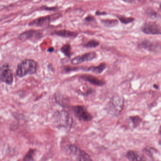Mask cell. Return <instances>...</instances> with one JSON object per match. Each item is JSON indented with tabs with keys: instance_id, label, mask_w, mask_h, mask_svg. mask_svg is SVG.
I'll return each instance as SVG.
<instances>
[{
	"instance_id": "6da1fadb",
	"label": "cell",
	"mask_w": 161,
	"mask_h": 161,
	"mask_svg": "<svg viewBox=\"0 0 161 161\" xmlns=\"http://www.w3.org/2000/svg\"><path fill=\"white\" fill-rule=\"evenodd\" d=\"M37 69V64L32 59H25L19 63L16 71L17 76L23 78L28 75L34 74Z\"/></svg>"
},
{
	"instance_id": "7a4b0ae2",
	"label": "cell",
	"mask_w": 161,
	"mask_h": 161,
	"mask_svg": "<svg viewBox=\"0 0 161 161\" xmlns=\"http://www.w3.org/2000/svg\"><path fill=\"white\" fill-rule=\"evenodd\" d=\"M53 119L58 128L70 130L72 126V118L64 110L56 111L53 115Z\"/></svg>"
},
{
	"instance_id": "3957f363",
	"label": "cell",
	"mask_w": 161,
	"mask_h": 161,
	"mask_svg": "<svg viewBox=\"0 0 161 161\" xmlns=\"http://www.w3.org/2000/svg\"><path fill=\"white\" fill-rule=\"evenodd\" d=\"M123 100L119 96H114L111 99L107 107V109L110 114L118 116L123 109Z\"/></svg>"
},
{
	"instance_id": "277c9868",
	"label": "cell",
	"mask_w": 161,
	"mask_h": 161,
	"mask_svg": "<svg viewBox=\"0 0 161 161\" xmlns=\"http://www.w3.org/2000/svg\"><path fill=\"white\" fill-rule=\"evenodd\" d=\"M66 150L68 154L76 156L78 161H93L88 153L75 145H68Z\"/></svg>"
},
{
	"instance_id": "5b68a950",
	"label": "cell",
	"mask_w": 161,
	"mask_h": 161,
	"mask_svg": "<svg viewBox=\"0 0 161 161\" xmlns=\"http://www.w3.org/2000/svg\"><path fill=\"white\" fill-rule=\"evenodd\" d=\"M72 109L76 117L80 121L89 122L93 119L92 115L84 106H74L73 107Z\"/></svg>"
},
{
	"instance_id": "8992f818",
	"label": "cell",
	"mask_w": 161,
	"mask_h": 161,
	"mask_svg": "<svg viewBox=\"0 0 161 161\" xmlns=\"http://www.w3.org/2000/svg\"><path fill=\"white\" fill-rule=\"evenodd\" d=\"M1 80L7 85H10L13 82V74L8 64H3L1 68Z\"/></svg>"
},
{
	"instance_id": "52a82bcc",
	"label": "cell",
	"mask_w": 161,
	"mask_h": 161,
	"mask_svg": "<svg viewBox=\"0 0 161 161\" xmlns=\"http://www.w3.org/2000/svg\"><path fill=\"white\" fill-rule=\"evenodd\" d=\"M141 30L146 34L161 35V26L155 22L145 23L141 27Z\"/></svg>"
},
{
	"instance_id": "ba28073f",
	"label": "cell",
	"mask_w": 161,
	"mask_h": 161,
	"mask_svg": "<svg viewBox=\"0 0 161 161\" xmlns=\"http://www.w3.org/2000/svg\"><path fill=\"white\" fill-rule=\"evenodd\" d=\"M138 47L150 52H157L161 50V46L157 42L143 40L138 43Z\"/></svg>"
},
{
	"instance_id": "9c48e42d",
	"label": "cell",
	"mask_w": 161,
	"mask_h": 161,
	"mask_svg": "<svg viewBox=\"0 0 161 161\" xmlns=\"http://www.w3.org/2000/svg\"><path fill=\"white\" fill-rule=\"evenodd\" d=\"M42 34L38 30H27L22 33L19 36V39L21 40H38L41 37Z\"/></svg>"
},
{
	"instance_id": "30bf717a",
	"label": "cell",
	"mask_w": 161,
	"mask_h": 161,
	"mask_svg": "<svg viewBox=\"0 0 161 161\" xmlns=\"http://www.w3.org/2000/svg\"><path fill=\"white\" fill-rule=\"evenodd\" d=\"M96 56L97 54L96 52H89L82 56L74 58L72 59L71 63L73 65H77L85 62H89L94 59Z\"/></svg>"
},
{
	"instance_id": "8fae6325",
	"label": "cell",
	"mask_w": 161,
	"mask_h": 161,
	"mask_svg": "<svg viewBox=\"0 0 161 161\" xmlns=\"http://www.w3.org/2000/svg\"><path fill=\"white\" fill-rule=\"evenodd\" d=\"M52 18L51 16L41 17L34 19L29 22L28 25L31 26L43 27L47 25L51 21Z\"/></svg>"
},
{
	"instance_id": "7c38bea8",
	"label": "cell",
	"mask_w": 161,
	"mask_h": 161,
	"mask_svg": "<svg viewBox=\"0 0 161 161\" xmlns=\"http://www.w3.org/2000/svg\"><path fill=\"white\" fill-rule=\"evenodd\" d=\"M81 78L84 80L87 81L90 83L98 86H102L105 85V82L102 80H99L96 76L89 74L83 75Z\"/></svg>"
},
{
	"instance_id": "4fadbf2b",
	"label": "cell",
	"mask_w": 161,
	"mask_h": 161,
	"mask_svg": "<svg viewBox=\"0 0 161 161\" xmlns=\"http://www.w3.org/2000/svg\"><path fill=\"white\" fill-rule=\"evenodd\" d=\"M54 34L65 38H74L78 35V34L76 32L71 31L70 30H60L55 31Z\"/></svg>"
},
{
	"instance_id": "5bb4252c",
	"label": "cell",
	"mask_w": 161,
	"mask_h": 161,
	"mask_svg": "<svg viewBox=\"0 0 161 161\" xmlns=\"http://www.w3.org/2000/svg\"><path fill=\"white\" fill-rule=\"evenodd\" d=\"M126 157L130 161H146L143 156L134 151L127 152Z\"/></svg>"
},
{
	"instance_id": "9a60e30c",
	"label": "cell",
	"mask_w": 161,
	"mask_h": 161,
	"mask_svg": "<svg viewBox=\"0 0 161 161\" xmlns=\"http://www.w3.org/2000/svg\"><path fill=\"white\" fill-rule=\"evenodd\" d=\"M106 68V65L105 64H102L97 66H92L87 68L86 71H90L97 74H99L102 73L104 72Z\"/></svg>"
},
{
	"instance_id": "2e32d148",
	"label": "cell",
	"mask_w": 161,
	"mask_h": 161,
	"mask_svg": "<svg viewBox=\"0 0 161 161\" xmlns=\"http://www.w3.org/2000/svg\"><path fill=\"white\" fill-rule=\"evenodd\" d=\"M102 23L107 27H114L118 24V20L116 19H104L101 20Z\"/></svg>"
},
{
	"instance_id": "e0dca14e",
	"label": "cell",
	"mask_w": 161,
	"mask_h": 161,
	"mask_svg": "<svg viewBox=\"0 0 161 161\" xmlns=\"http://www.w3.org/2000/svg\"><path fill=\"white\" fill-rule=\"evenodd\" d=\"M71 47L70 44H65L63 45L60 48V51L64 53L66 56L70 58L72 56V53L71 52Z\"/></svg>"
},
{
	"instance_id": "ac0fdd59",
	"label": "cell",
	"mask_w": 161,
	"mask_h": 161,
	"mask_svg": "<svg viewBox=\"0 0 161 161\" xmlns=\"http://www.w3.org/2000/svg\"><path fill=\"white\" fill-rule=\"evenodd\" d=\"M35 152V149H30L25 155L23 161H34V155Z\"/></svg>"
},
{
	"instance_id": "d6986e66",
	"label": "cell",
	"mask_w": 161,
	"mask_h": 161,
	"mask_svg": "<svg viewBox=\"0 0 161 161\" xmlns=\"http://www.w3.org/2000/svg\"><path fill=\"white\" fill-rule=\"evenodd\" d=\"M99 44V42L96 40H91L88 42L83 44V47L87 48H91L98 47Z\"/></svg>"
},
{
	"instance_id": "ffe728a7",
	"label": "cell",
	"mask_w": 161,
	"mask_h": 161,
	"mask_svg": "<svg viewBox=\"0 0 161 161\" xmlns=\"http://www.w3.org/2000/svg\"><path fill=\"white\" fill-rule=\"evenodd\" d=\"M117 17L120 20V22L124 24H128L133 22L134 20V19L132 18L126 17L121 16V15L117 16Z\"/></svg>"
},
{
	"instance_id": "44dd1931",
	"label": "cell",
	"mask_w": 161,
	"mask_h": 161,
	"mask_svg": "<svg viewBox=\"0 0 161 161\" xmlns=\"http://www.w3.org/2000/svg\"><path fill=\"white\" fill-rule=\"evenodd\" d=\"M130 118L134 126H138L140 123L141 121V119L138 116H134V117H131Z\"/></svg>"
},
{
	"instance_id": "7402d4cb",
	"label": "cell",
	"mask_w": 161,
	"mask_h": 161,
	"mask_svg": "<svg viewBox=\"0 0 161 161\" xmlns=\"http://www.w3.org/2000/svg\"><path fill=\"white\" fill-rule=\"evenodd\" d=\"M147 13L150 17L153 18H156L157 16V13L153 10L149 9V10H147Z\"/></svg>"
},
{
	"instance_id": "603a6c76",
	"label": "cell",
	"mask_w": 161,
	"mask_h": 161,
	"mask_svg": "<svg viewBox=\"0 0 161 161\" xmlns=\"http://www.w3.org/2000/svg\"><path fill=\"white\" fill-rule=\"evenodd\" d=\"M42 9L45 10H55L56 9V7H48L47 6H42L41 7Z\"/></svg>"
},
{
	"instance_id": "cb8c5ba5",
	"label": "cell",
	"mask_w": 161,
	"mask_h": 161,
	"mask_svg": "<svg viewBox=\"0 0 161 161\" xmlns=\"http://www.w3.org/2000/svg\"><path fill=\"white\" fill-rule=\"evenodd\" d=\"M95 19L92 16H89L87 17L85 19V20L87 21H89V22H90V21H93Z\"/></svg>"
},
{
	"instance_id": "d4e9b609",
	"label": "cell",
	"mask_w": 161,
	"mask_h": 161,
	"mask_svg": "<svg viewBox=\"0 0 161 161\" xmlns=\"http://www.w3.org/2000/svg\"><path fill=\"white\" fill-rule=\"evenodd\" d=\"M106 14V13L105 12H100L99 11H97V12H96V14L98 15H100V14Z\"/></svg>"
},
{
	"instance_id": "484cf974",
	"label": "cell",
	"mask_w": 161,
	"mask_h": 161,
	"mask_svg": "<svg viewBox=\"0 0 161 161\" xmlns=\"http://www.w3.org/2000/svg\"><path fill=\"white\" fill-rule=\"evenodd\" d=\"M54 51V48L53 47H50L48 49L47 51L49 52H52Z\"/></svg>"
},
{
	"instance_id": "4316f807",
	"label": "cell",
	"mask_w": 161,
	"mask_h": 161,
	"mask_svg": "<svg viewBox=\"0 0 161 161\" xmlns=\"http://www.w3.org/2000/svg\"><path fill=\"white\" fill-rule=\"evenodd\" d=\"M154 87H155V89H157V88H158V86L156 85H154Z\"/></svg>"
},
{
	"instance_id": "83f0119b",
	"label": "cell",
	"mask_w": 161,
	"mask_h": 161,
	"mask_svg": "<svg viewBox=\"0 0 161 161\" xmlns=\"http://www.w3.org/2000/svg\"><path fill=\"white\" fill-rule=\"evenodd\" d=\"M159 132L161 134V126L160 127V129H159Z\"/></svg>"
},
{
	"instance_id": "f1b7e54d",
	"label": "cell",
	"mask_w": 161,
	"mask_h": 161,
	"mask_svg": "<svg viewBox=\"0 0 161 161\" xmlns=\"http://www.w3.org/2000/svg\"><path fill=\"white\" fill-rule=\"evenodd\" d=\"M159 8H160V10L161 11V3L160 4V7H159Z\"/></svg>"
},
{
	"instance_id": "f546056e",
	"label": "cell",
	"mask_w": 161,
	"mask_h": 161,
	"mask_svg": "<svg viewBox=\"0 0 161 161\" xmlns=\"http://www.w3.org/2000/svg\"><path fill=\"white\" fill-rule=\"evenodd\" d=\"M160 144H161V142H160Z\"/></svg>"
}]
</instances>
